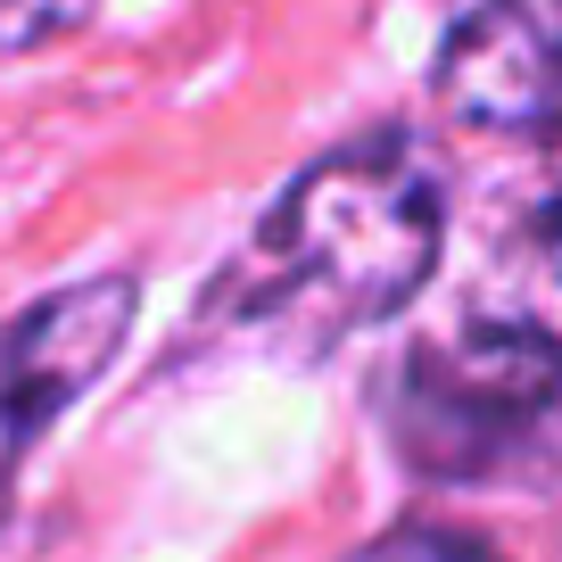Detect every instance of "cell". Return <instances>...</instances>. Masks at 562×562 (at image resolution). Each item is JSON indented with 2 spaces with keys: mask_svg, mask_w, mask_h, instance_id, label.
<instances>
[{
  "mask_svg": "<svg viewBox=\"0 0 562 562\" xmlns=\"http://www.w3.org/2000/svg\"><path fill=\"white\" fill-rule=\"evenodd\" d=\"M100 0H0V50H34V42L83 25Z\"/></svg>",
  "mask_w": 562,
  "mask_h": 562,
  "instance_id": "obj_5",
  "label": "cell"
},
{
  "mask_svg": "<svg viewBox=\"0 0 562 562\" xmlns=\"http://www.w3.org/2000/svg\"><path fill=\"white\" fill-rule=\"evenodd\" d=\"M562 414V339L529 315H480L422 339L389 381V439L430 480H513Z\"/></svg>",
  "mask_w": 562,
  "mask_h": 562,
  "instance_id": "obj_2",
  "label": "cell"
},
{
  "mask_svg": "<svg viewBox=\"0 0 562 562\" xmlns=\"http://www.w3.org/2000/svg\"><path fill=\"white\" fill-rule=\"evenodd\" d=\"M140 290L124 273L83 281V290H58V299L25 306L9 331H0V480L34 456V439L116 364L124 331H133Z\"/></svg>",
  "mask_w": 562,
  "mask_h": 562,
  "instance_id": "obj_3",
  "label": "cell"
},
{
  "mask_svg": "<svg viewBox=\"0 0 562 562\" xmlns=\"http://www.w3.org/2000/svg\"><path fill=\"white\" fill-rule=\"evenodd\" d=\"M538 257H546V273L562 281V191L538 207Z\"/></svg>",
  "mask_w": 562,
  "mask_h": 562,
  "instance_id": "obj_7",
  "label": "cell"
},
{
  "mask_svg": "<svg viewBox=\"0 0 562 562\" xmlns=\"http://www.w3.org/2000/svg\"><path fill=\"white\" fill-rule=\"evenodd\" d=\"M447 240L439 175L414 158V140H364L306 166L257 240L240 248L224 315L281 339L290 356H323L331 339L372 331L414 299Z\"/></svg>",
  "mask_w": 562,
  "mask_h": 562,
  "instance_id": "obj_1",
  "label": "cell"
},
{
  "mask_svg": "<svg viewBox=\"0 0 562 562\" xmlns=\"http://www.w3.org/2000/svg\"><path fill=\"white\" fill-rule=\"evenodd\" d=\"M447 116L480 133H562V0H480L439 50Z\"/></svg>",
  "mask_w": 562,
  "mask_h": 562,
  "instance_id": "obj_4",
  "label": "cell"
},
{
  "mask_svg": "<svg viewBox=\"0 0 562 562\" xmlns=\"http://www.w3.org/2000/svg\"><path fill=\"white\" fill-rule=\"evenodd\" d=\"M356 562H496L488 546L456 538V529H389V538H372Z\"/></svg>",
  "mask_w": 562,
  "mask_h": 562,
  "instance_id": "obj_6",
  "label": "cell"
}]
</instances>
